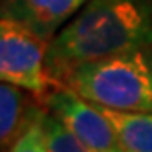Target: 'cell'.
<instances>
[{
  "mask_svg": "<svg viewBox=\"0 0 152 152\" xmlns=\"http://www.w3.org/2000/svg\"><path fill=\"white\" fill-rule=\"evenodd\" d=\"M152 46V0H88L50 40L46 70L57 86L86 62Z\"/></svg>",
  "mask_w": 152,
  "mask_h": 152,
  "instance_id": "6da1fadb",
  "label": "cell"
},
{
  "mask_svg": "<svg viewBox=\"0 0 152 152\" xmlns=\"http://www.w3.org/2000/svg\"><path fill=\"white\" fill-rule=\"evenodd\" d=\"M50 42L39 37L28 26L2 17L0 20V79L28 90L42 101L55 88L46 70Z\"/></svg>",
  "mask_w": 152,
  "mask_h": 152,
  "instance_id": "3957f363",
  "label": "cell"
},
{
  "mask_svg": "<svg viewBox=\"0 0 152 152\" xmlns=\"http://www.w3.org/2000/svg\"><path fill=\"white\" fill-rule=\"evenodd\" d=\"M33 97V94L20 86L9 83L0 84V143L4 152H7L42 110Z\"/></svg>",
  "mask_w": 152,
  "mask_h": 152,
  "instance_id": "8992f818",
  "label": "cell"
},
{
  "mask_svg": "<svg viewBox=\"0 0 152 152\" xmlns=\"http://www.w3.org/2000/svg\"><path fill=\"white\" fill-rule=\"evenodd\" d=\"M46 106L37 114L31 125L18 136V139L7 148V152H48L46 132H44V115Z\"/></svg>",
  "mask_w": 152,
  "mask_h": 152,
  "instance_id": "9c48e42d",
  "label": "cell"
},
{
  "mask_svg": "<svg viewBox=\"0 0 152 152\" xmlns=\"http://www.w3.org/2000/svg\"><path fill=\"white\" fill-rule=\"evenodd\" d=\"M44 106L79 137L88 152H123L110 121L99 106L68 86H55L44 99Z\"/></svg>",
  "mask_w": 152,
  "mask_h": 152,
  "instance_id": "277c9868",
  "label": "cell"
},
{
  "mask_svg": "<svg viewBox=\"0 0 152 152\" xmlns=\"http://www.w3.org/2000/svg\"><path fill=\"white\" fill-rule=\"evenodd\" d=\"M64 86L94 104L152 114V46L86 62L68 75Z\"/></svg>",
  "mask_w": 152,
  "mask_h": 152,
  "instance_id": "7a4b0ae2",
  "label": "cell"
},
{
  "mask_svg": "<svg viewBox=\"0 0 152 152\" xmlns=\"http://www.w3.org/2000/svg\"><path fill=\"white\" fill-rule=\"evenodd\" d=\"M44 132L48 152H88L79 137L51 112H46L44 115Z\"/></svg>",
  "mask_w": 152,
  "mask_h": 152,
  "instance_id": "ba28073f",
  "label": "cell"
},
{
  "mask_svg": "<svg viewBox=\"0 0 152 152\" xmlns=\"http://www.w3.org/2000/svg\"><path fill=\"white\" fill-rule=\"evenodd\" d=\"M97 106L110 121L123 152H152V114Z\"/></svg>",
  "mask_w": 152,
  "mask_h": 152,
  "instance_id": "52a82bcc",
  "label": "cell"
},
{
  "mask_svg": "<svg viewBox=\"0 0 152 152\" xmlns=\"http://www.w3.org/2000/svg\"><path fill=\"white\" fill-rule=\"evenodd\" d=\"M88 0H2V17L28 26L44 40H51Z\"/></svg>",
  "mask_w": 152,
  "mask_h": 152,
  "instance_id": "5b68a950",
  "label": "cell"
}]
</instances>
